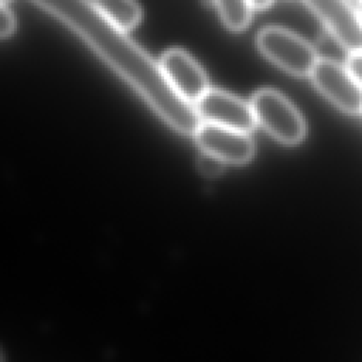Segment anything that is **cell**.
<instances>
[{
  "instance_id": "obj_9",
  "label": "cell",
  "mask_w": 362,
  "mask_h": 362,
  "mask_svg": "<svg viewBox=\"0 0 362 362\" xmlns=\"http://www.w3.org/2000/svg\"><path fill=\"white\" fill-rule=\"evenodd\" d=\"M93 3L110 21L126 31L134 28L143 16L137 0H93Z\"/></svg>"
},
{
  "instance_id": "obj_1",
  "label": "cell",
  "mask_w": 362,
  "mask_h": 362,
  "mask_svg": "<svg viewBox=\"0 0 362 362\" xmlns=\"http://www.w3.org/2000/svg\"><path fill=\"white\" fill-rule=\"evenodd\" d=\"M31 1L75 33L170 127L187 136L197 133L201 117L195 106L175 93L160 62L110 21L93 0Z\"/></svg>"
},
{
  "instance_id": "obj_10",
  "label": "cell",
  "mask_w": 362,
  "mask_h": 362,
  "mask_svg": "<svg viewBox=\"0 0 362 362\" xmlns=\"http://www.w3.org/2000/svg\"><path fill=\"white\" fill-rule=\"evenodd\" d=\"M225 27L240 31L247 27L252 18V0H212Z\"/></svg>"
},
{
  "instance_id": "obj_13",
  "label": "cell",
  "mask_w": 362,
  "mask_h": 362,
  "mask_svg": "<svg viewBox=\"0 0 362 362\" xmlns=\"http://www.w3.org/2000/svg\"><path fill=\"white\" fill-rule=\"evenodd\" d=\"M346 66H348V69L354 74V76H355V78L361 82V85H362V54L349 55Z\"/></svg>"
},
{
  "instance_id": "obj_17",
  "label": "cell",
  "mask_w": 362,
  "mask_h": 362,
  "mask_svg": "<svg viewBox=\"0 0 362 362\" xmlns=\"http://www.w3.org/2000/svg\"><path fill=\"white\" fill-rule=\"evenodd\" d=\"M358 1H362V0H358Z\"/></svg>"
},
{
  "instance_id": "obj_6",
  "label": "cell",
  "mask_w": 362,
  "mask_h": 362,
  "mask_svg": "<svg viewBox=\"0 0 362 362\" xmlns=\"http://www.w3.org/2000/svg\"><path fill=\"white\" fill-rule=\"evenodd\" d=\"M160 66L175 93L191 105L197 103L209 89L202 66L181 48L167 49L161 55Z\"/></svg>"
},
{
  "instance_id": "obj_3",
  "label": "cell",
  "mask_w": 362,
  "mask_h": 362,
  "mask_svg": "<svg viewBox=\"0 0 362 362\" xmlns=\"http://www.w3.org/2000/svg\"><path fill=\"white\" fill-rule=\"evenodd\" d=\"M256 44L269 61L296 76L311 75L320 59L308 41L283 27L262 28L256 37Z\"/></svg>"
},
{
  "instance_id": "obj_4",
  "label": "cell",
  "mask_w": 362,
  "mask_h": 362,
  "mask_svg": "<svg viewBox=\"0 0 362 362\" xmlns=\"http://www.w3.org/2000/svg\"><path fill=\"white\" fill-rule=\"evenodd\" d=\"M310 76L318 92L337 109L351 116L362 115V85L348 66L321 58Z\"/></svg>"
},
{
  "instance_id": "obj_11",
  "label": "cell",
  "mask_w": 362,
  "mask_h": 362,
  "mask_svg": "<svg viewBox=\"0 0 362 362\" xmlns=\"http://www.w3.org/2000/svg\"><path fill=\"white\" fill-rule=\"evenodd\" d=\"M225 161H222L221 158L209 154V153H204L198 157L197 160V168L198 171L204 175V177H208V178H214V177H218L223 173L225 170Z\"/></svg>"
},
{
  "instance_id": "obj_7",
  "label": "cell",
  "mask_w": 362,
  "mask_h": 362,
  "mask_svg": "<svg viewBox=\"0 0 362 362\" xmlns=\"http://www.w3.org/2000/svg\"><path fill=\"white\" fill-rule=\"evenodd\" d=\"M195 109L199 117L206 123L246 133L257 123L250 103L221 89H208L195 103Z\"/></svg>"
},
{
  "instance_id": "obj_16",
  "label": "cell",
  "mask_w": 362,
  "mask_h": 362,
  "mask_svg": "<svg viewBox=\"0 0 362 362\" xmlns=\"http://www.w3.org/2000/svg\"><path fill=\"white\" fill-rule=\"evenodd\" d=\"M1 3H8V0H1Z\"/></svg>"
},
{
  "instance_id": "obj_2",
  "label": "cell",
  "mask_w": 362,
  "mask_h": 362,
  "mask_svg": "<svg viewBox=\"0 0 362 362\" xmlns=\"http://www.w3.org/2000/svg\"><path fill=\"white\" fill-rule=\"evenodd\" d=\"M256 122L283 144H298L307 132L305 122L297 107L279 90L262 88L250 100Z\"/></svg>"
},
{
  "instance_id": "obj_14",
  "label": "cell",
  "mask_w": 362,
  "mask_h": 362,
  "mask_svg": "<svg viewBox=\"0 0 362 362\" xmlns=\"http://www.w3.org/2000/svg\"><path fill=\"white\" fill-rule=\"evenodd\" d=\"M272 3H273V0H252L253 7H255V8H260V10L267 8Z\"/></svg>"
},
{
  "instance_id": "obj_8",
  "label": "cell",
  "mask_w": 362,
  "mask_h": 362,
  "mask_svg": "<svg viewBox=\"0 0 362 362\" xmlns=\"http://www.w3.org/2000/svg\"><path fill=\"white\" fill-rule=\"evenodd\" d=\"M194 136L204 153H209L226 164L240 165L253 158L255 143L246 132L205 122Z\"/></svg>"
},
{
  "instance_id": "obj_12",
  "label": "cell",
  "mask_w": 362,
  "mask_h": 362,
  "mask_svg": "<svg viewBox=\"0 0 362 362\" xmlns=\"http://www.w3.org/2000/svg\"><path fill=\"white\" fill-rule=\"evenodd\" d=\"M16 30V17L13 11L8 8L7 3H1L0 7V34L3 38L11 35Z\"/></svg>"
},
{
  "instance_id": "obj_15",
  "label": "cell",
  "mask_w": 362,
  "mask_h": 362,
  "mask_svg": "<svg viewBox=\"0 0 362 362\" xmlns=\"http://www.w3.org/2000/svg\"><path fill=\"white\" fill-rule=\"evenodd\" d=\"M359 11H361V14H362V1H359Z\"/></svg>"
},
{
  "instance_id": "obj_5",
  "label": "cell",
  "mask_w": 362,
  "mask_h": 362,
  "mask_svg": "<svg viewBox=\"0 0 362 362\" xmlns=\"http://www.w3.org/2000/svg\"><path fill=\"white\" fill-rule=\"evenodd\" d=\"M332 38L349 54H362V14L349 0H303Z\"/></svg>"
}]
</instances>
